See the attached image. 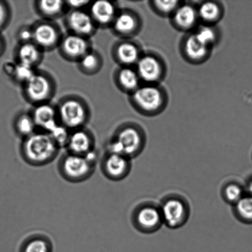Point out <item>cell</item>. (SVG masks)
Instances as JSON below:
<instances>
[{
  "instance_id": "cell-1",
  "label": "cell",
  "mask_w": 252,
  "mask_h": 252,
  "mask_svg": "<svg viewBox=\"0 0 252 252\" xmlns=\"http://www.w3.org/2000/svg\"><path fill=\"white\" fill-rule=\"evenodd\" d=\"M61 149L49 133L38 130L22 140L20 155L27 164L42 167L54 161Z\"/></svg>"
},
{
  "instance_id": "cell-2",
  "label": "cell",
  "mask_w": 252,
  "mask_h": 252,
  "mask_svg": "<svg viewBox=\"0 0 252 252\" xmlns=\"http://www.w3.org/2000/svg\"><path fill=\"white\" fill-rule=\"evenodd\" d=\"M97 158L96 151L88 156L66 152L59 160V174L66 181L73 184L85 182L94 174Z\"/></svg>"
},
{
  "instance_id": "cell-3",
  "label": "cell",
  "mask_w": 252,
  "mask_h": 252,
  "mask_svg": "<svg viewBox=\"0 0 252 252\" xmlns=\"http://www.w3.org/2000/svg\"><path fill=\"white\" fill-rule=\"evenodd\" d=\"M56 108L59 123L70 131L85 127L91 118L90 106L78 95L62 98Z\"/></svg>"
},
{
  "instance_id": "cell-4",
  "label": "cell",
  "mask_w": 252,
  "mask_h": 252,
  "mask_svg": "<svg viewBox=\"0 0 252 252\" xmlns=\"http://www.w3.org/2000/svg\"><path fill=\"white\" fill-rule=\"evenodd\" d=\"M22 88L24 100L33 106L50 102L57 91L56 82L53 76L43 70H36L33 76Z\"/></svg>"
},
{
  "instance_id": "cell-5",
  "label": "cell",
  "mask_w": 252,
  "mask_h": 252,
  "mask_svg": "<svg viewBox=\"0 0 252 252\" xmlns=\"http://www.w3.org/2000/svg\"><path fill=\"white\" fill-rule=\"evenodd\" d=\"M142 146V137L138 131L131 126L117 129L108 141L106 152L117 153L129 158L134 157Z\"/></svg>"
},
{
  "instance_id": "cell-6",
  "label": "cell",
  "mask_w": 252,
  "mask_h": 252,
  "mask_svg": "<svg viewBox=\"0 0 252 252\" xmlns=\"http://www.w3.org/2000/svg\"><path fill=\"white\" fill-rule=\"evenodd\" d=\"M33 42L44 53L58 49L63 36L56 22L41 19L32 26Z\"/></svg>"
},
{
  "instance_id": "cell-7",
  "label": "cell",
  "mask_w": 252,
  "mask_h": 252,
  "mask_svg": "<svg viewBox=\"0 0 252 252\" xmlns=\"http://www.w3.org/2000/svg\"><path fill=\"white\" fill-rule=\"evenodd\" d=\"M58 49L63 60L76 63L93 48L91 39L68 33L63 34Z\"/></svg>"
},
{
  "instance_id": "cell-8",
  "label": "cell",
  "mask_w": 252,
  "mask_h": 252,
  "mask_svg": "<svg viewBox=\"0 0 252 252\" xmlns=\"http://www.w3.org/2000/svg\"><path fill=\"white\" fill-rule=\"evenodd\" d=\"M64 22L68 33L87 38L91 39L98 29L91 15L85 9L68 11Z\"/></svg>"
},
{
  "instance_id": "cell-9",
  "label": "cell",
  "mask_w": 252,
  "mask_h": 252,
  "mask_svg": "<svg viewBox=\"0 0 252 252\" xmlns=\"http://www.w3.org/2000/svg\"><path fill=\"white\" fill-rule=\"evenodd\" d=\"M100 165L103 175L112 181L124 179L130 169L129 158L108 152L103 156Z\"/></svg>"
},
{
  "instance_id": "cell-10",
  "label": "cell",
  "mask_w": 252,
  "mask_h": 252,
  "mask_svg": "<svg viewBox=\"0 0 252 252\" xmlns=\"http://www.w3.org/2000/svg\"><path fill=\"white\" fill-rule=\"evenodd\" d=\"M65 149L71 154L88 156L95 152V139L93 133L85 127L70 131Z\"/></svg>"
},
{
  "instance_id": "cell-11",
  "label": "cell",
  "mask_w": 252,
  "mask_h": 252,
  "mask_svg": "<svg viewBox=\"0 0 252 252\" xmlns=\"http://www.w3.org/2000/svg\"><path fill=\"white\" fill-rule=\"evenodd\" d=\"M118 11L115 2L108 0L91 1L88 11L98 29L110 28Z\"/></svg>"
},
{
  "instance_id": "cell-12",
  "label": "cell",
  "mask_w": 252,
  "mask_h": 252,
  "mask_svg": "<svg viewBox=\"0 0 252 252\" xmlns=\"http://www.w3.org/2000/svg\"><path fill=\"white\" fill-rule=\"evenodd\" d=\"M31 114L37 128L46 133H50L59 124L56 106L50 102L33 106Z\"/></svg>"
},
{
  "instance_id": "cell-13",
  "label": "cell",
  "mask_w": 252,
  "mask_h": 252,
  "mask_svg": "<svg viewBox=\"0 0 252 252\" xmlns=\"http://www.w3.org/2000/svg\"><path fill=\"white\" fill-rule=\"evenodd\" d=\"M132 99L141 109L148 112L158 110L162 103L161 93L152 86L138 88L133 93Z\"/></svg>"
},
{
  "instance_id": "cell-14",
  "label": "cell",
  "mask_w": 252,
  "mask_h": 252,
  "mask_svg": "<svg viewBox=\"0 0 252 252\" xmlns=\"http://www.w3.org/2000/svg\"><path fill=\"white\" fill-rule=\"evenodd\" d=\"M34 10L41 19L55 22L65 16L68 11L65 1L62 0H37L34 2Z\"/></svg>"
},
{
  "instance_id": "cell-15",
  "label": "cell",
  "mask_w": 252,
  "mask_h": 252,
  "mask_svg": "<svg viewBox=\"0 0 252 252\" xmlns=\"http://www.w3.org/2000/svg\"><path fill=\"white\" fill-rule=\"evenodd\" d=\"M44 52L33 41L19 43L15 50L16 63L36 68L43 61Z\"/></svg>"
},
{
  "instance_id": "cell-16",
  "label": "cell",
  "mask_w": 252,
  "mask_h": 252,
  "mask_svg": "<svg viewBox=\"0 0 252 252\" xmlns=\"http://www.w3.org/2000/svg\"><path fill=\"white\" fill-rule=\"evenodd\" d=\"M160 214L167 226L175 228L181 225L184 221L187 216V209L181 201L172 199L163 204Z\"/></svg>"
},
{
  "instance_id": "cell-17",
  "label": "cell",
  "mask_w": 252,
  "mask_h": 252,
  "mask_svg": "<svg viewBox=\"0 0 252 252\" xmlns=\"http://www.w3.org/2000/svg\"><path fill=\"white\" fill-rule=\"evenodd\" d=\"M113 60L122 66H128L139 60V51L131 42L123 41L115 44L112 49Z\"/></svg>"
},
{
  "instance_id": "cell-18",
  "label": "cell",
  "mask_w": 252,
  "mask_h": 252,
  "mask_svg": "<svg viewBox=\"0 0 252 252\" xmlns=\"http://www.w3.org/2000/svg\"><path fill=\"white\" fill-rule=\"evenodd\" d=\"M137 26L134 15L127 11H118L110 29L116 35L126 37L131 35Z\"/></svg>"
},
{
  "instance_id": "cell-19",
  "label": "cell",
  "mask_w": 252,
  "mask_h": 252,
  "mask_svg": "<svg viewBox=\"0 0 252 252\" xmlns=\"http://www.w3.org/2000/svg\"><path fill=\"white\" fill-rule=\"evenodd\" d=\"M137 63V72L140 78L147 82H153L160 78L161 66L157 59L145 56L139 59Z\"/></svg>"
},
{
  "instance_id": "cell-20",
  "label": "cell",
  "mask_w": 252,
  "mask_h": 252,
  "mask_svg": "<svg viewBox=\"0 0 252 252\" xmlns=\"http://www.w3.org/2000/svg\"><path fill=\"white\" fill-rule=\"evenodd\" d=\"M140 77L137 71L128 66H122L115 74V82L120 90L134 92L138 88Z\"/></svg>"
},
{
  "instance_id": "cell-21",
  "label": "cell",
  "mask_w": 252,
  "mask_h": 252,
  "mask_svg": "<svg viewBox=\"0 0 252 252\" xmlns=\"http://www.w3.org/2000/svg\"><path fill=\"white\" fill-rule=\"evenodd\" d=\"M76 64L78 70L83 75L94 76L102 70L103 59L98 51L92 49Z\"/></svg>"
},
{
  "instance_id": "cell-22",
  "label": "cell",
  "mask_w": 252,
  "mask_h": 252,
  "mask_svg": "<svg viewBox=\"0 0 252 252\" xmlns=\"http://www.w3.org/2000/svg\"><path fill=\"white\" fill-rule=\"evenodd\" d=\"M53 249L51 239L42 234L27 237L21 246V252H53Z\"/></svg>"
},
{
  "instance_id": "cell-23",
  "label": "cell",
  "mask_w": 252,
  "mask_h": 252,
  "mask_svg": "<svg viewBox=\"0 0 252 252\" xmlns=\"http://www.w3.org/2000/svg\"><path fill=\"white\" fill-rule=\"evenodd\" d=\"M13 127L16 134L22 140L33 134L38 131L31 113L22 112L15 118Z\"/></svg>"
},
{
  "instance_id": "cell-24",
  "label": "cell",
  "mask_w": 252,
  "mask_h": 252,
  "mask_svg": "<svg viewBox=\"0 0 252 252\" xmlns=\"http://www.w3.org/2000/svg\"><path fill=\"white\" fill-rule=\"evenodd\" d=\"M160 212L153 207H147L141 209L136 216L138 225L145 229H152L159 225L161 221Z\"/></svg>"
},
{
  "instance_id": "cell-25",
  "label": "cell",
  "mask_w": 252,
  "mask_h": 252,
  "mask_svg": "<svg viewBox=\"0 0 252 252\" xmlns=\"http://www.w3.org/2000/svg\"><path fill=\"white\" fill-rule=\"evenodd\" d=\"M197 15V12L193 7L189 5H185L175 11V23L182 29H189L196 23Z\"/></svg>"
},
{
  "instance_id": "cell-26",
  "label": "cell",
  "mask_w": 252,
  "mask_h": 252,
  "mask_svg": "<svg viewBox=\"0 0 252 252\" xmlns=\"http://www.w3.org/2000/svg\"><path fill=\"white\" fill-rule=\"evenodd\" d=\"M208 49V47L200 42L194 34L189 36L185 44V51L192 60H201L205 58Z\"/></svg>"
},
{
  "instance_id": "cell-27",
  "label": "cell",
  "mask_w": 252,
  "mask_h": 252,
  "mask_svg": "<svg viewBox=\"0 0 252 252\" xmlns=\"http://www.w3.org/2000/svg\"><path fill=\"white\" fill-rule=\"evenodd\" d=\"M16 63V67L11 80L15 83L23 86L33 76L36 70L24 64Z\"/></svg>"
},
{
  "instance_id": "cell-28",
  "label": "cell",
  "mask_w": 252,
  "mask_h": 252,
  "mask_svg": "<svg viewBox=\"0 0 252 252\" xmlns=\"http://www.w3.org/2000/svg\"><path fill=\"white\" fill-rule=\"evenodd\" d=\"M236 209L243 221L252 223V196H243L236 204Z\"/></svg>"
},
{
  "instance_id": "cell-29",
  "label": "cell",
  "mask_w": 252,
  "mask_h": 252,
  "mask_svg": "<svg viewBox=\"0 0 252 252\" xmlns=\"http://www.w3.org/2000/svg\"><path fill=\"white\" fill-rule=\"evenodd\" d=\"M197 14L204 21L214 22L216 21L219 16V7L212 2H204L200 6Z\"/></svg>"
},
{
  "instance_id": "cell-30",
  "label": "cell",
  "mask_w": 252,
  "mask_h": 252,
  "mask_svg": "<svg viewBox=\"0 0 252 252\" xmlns=\"http://www.w3.org/2000/svg\"><path fill=\"white\" fill-rule=\"evenodd\" d=\"M70 130L59 123L58 126L49 134L61 148H65L67 143Z\"/></svg>"
},
{
  "instance_id": "cell-31",
  "label": "cell",
  "mask_w": 252,
  "mask_h": 252,
  "mask_svg": "<svg viewBox=\"0 0 252 252\" xmlns=\"http://www.w3.org/2000/svg\"><path fill=\"white\" fill-rule=\"evenodd\" d=\"M12 18V9L8 2L0 0V33L9 26Z\"/></svg>"
},
{
  "instance_id": "cell-32",
  "label": "cell",
  "mask_w": 252,
  "mask_h": 252,
  "mask_svg": "<svg viewBox=\"0 0 252 252\" xmlns=\"http://www.w3.org/2000/svg\"><path fill=\"white\" fill-rule=\"evenodd\" d=\"M194 35L200 42L208 48L216 41V33L213 29L209 27H202L196 34H194Z\"/></svg>"
},
{
  "instance_id": "cell-33",
  "label": "cell",
  "mask_w": 252,
  "mask_h": 252,
  "mask_svg": "<svg viewBox=\"0 0 252 252\" xmlns=\"http://www.w3.org/2000/svg\"><path fill=\"white\" fill-rule=\"evenodd\" d=\"M224 195L228 201L236 204L244 196L243 190L238 185H229L224 190Z\"/></svg>"
},
{
  "instance_id": "cell-34",
  "label": "cell",
  "mask_w": 252,
  "mask_h": 252,
  "mask_svg": "<svg viewBox=\"0 0 252 252\" xmlns=\"http://www.w3.org/2000/svg\"><path fill=\"white\" fill-rule=\"evenodd\" d=\"M16 39L19 43L33 41V31L32 26H22L17 31Z\"/></svg>"
},
{
  "instance_id": "cell-35",
  "label": "cell",
  "mask_w": 252,
  "mask_h": 252,
  "mask_svg": "<svg viewBox=\"0 0 252 252\" xmlns=\"http://www.w3.org/2000/svg\"><path fill=\"white\" fill-rule=\"evenodd\" d=\"M177 1H155V6L163 14L171 13L177 9Z\"/></svg>"
},
{
  "instance_id": "cell-36",
  "label": "cell",
  "mask_w": 252,
  "mask_h": 252,
  "mask_svg": "<svg viewBox=\"0 0 252 252\" xmlns=\"http://www.w3.org/2000/svg\"><path fill=\"white\" fill-rule=\"evenodd\" d=\"M68 11H76L83 10L90 6L91 1L88 0H68L65 1Z\"/></svg>"
},
{
  "instance_id": "cell-37",
  "label": "cell",
  "mask_w": 252,
  "mask_h": 252,
  "mask_svg": "<svg viewBox=\"0 0 252 252\" xmlns=\"http://www.w3.org/2000/svg\"><path fill=\"white\" fill-rule=\"evenodd\" d=\"M16 64V63L8 62V63H4L3 66H2V70H3L5 75L11 79L12 75H13Z\"/></svg>"
},
{
  "instance_id": "cell-38",
  "label": "cell",
  "mask_w": 252,
  "mask_h": 252,
  "mask_svg": "<svg viewBox=\"0 0 252 252\" xmlns=\"http://www.w3.org/2000/svg\"><path fill=\"white\" fill-rule=\"evenodd\" d=\"M6 49V41L1 33H0V58L3 55Z\"/></svg>"
},
{
  "instance_id": "cell-39",
  "label": "cell",
  "mask_w": 252,
  "mask_h": 252,
  "mask_svg": "<svg viewBox=\"0 0 252 252\" xmlns=\"http://www.w3.org/2000/svg\"><path fill=\"white\" fill-rule=\"evenodd\" d=\"M248 190L249 193H250V196H252V180L248 185Z\"/></svg>"
}]
</instances>
